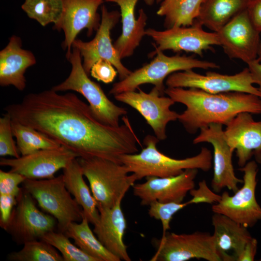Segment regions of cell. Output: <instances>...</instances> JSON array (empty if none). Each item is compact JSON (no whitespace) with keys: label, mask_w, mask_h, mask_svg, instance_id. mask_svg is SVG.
Wrapping results in <instances>:
<instances>
[{"label":"cell","mask_w":261,"mask_h":261,"mask_svg":"<svg viewBox=\"0 0 261 261\" xmlns=\"http://www.w3.org/2000/svg\"><path fill=\"white\" fill-rule=\"evenodd\" d=\"M226 126L225 137L236 152L238 166H244L253 156L261 164V121H255L250 113L242 112Z\"/></svg>","instance_id":"cell-20"},{"label":"cell","mask_w":261,"mask_h":261,"mask_svg":"<svg viewBox=\"0 0 261 261\" xmlns=\"http://www.w3.org/2000/svg\"><path fill=\"white\" fill-rule=\"evenodd\" d=\"M78 158L72 151L61 145L59 147L41 149L18 158H2L0 165L10 167V171L34 180L49 179L72 160Z\"/></svg>","instance_id":"cell-17"},{"label":"cell","mask_w":261,"mask_h":261,"mask_svg":"<svg viewBox=\"0 0 261 261\" xmlns=\"http://www.w3.org/2000/svg\"><path fill=\"white\" fill-rule=\"evenodd\" d=\"M41 240L59 251L64 261H98L73 244L63 232H49L45 233Z\"/></svg>","instance_id":"cell-33"},{"label":"cell","mask_w":261,"mask_h":261,"mask_svg":"<svg viewBox=\"0 0 261 261\" xmlns=\"http://www.w3.org/2000/svg\"><path fill=\"white\" fill-rule=\"evenodd\" d=\"M203 0H163L157 14L164 17L166 29L192 25L198 17Z\"/></svg>","instance_id":"cell-28"},{"label":"cell","mask_w":261,"mask_h":261,"mask_svg":"<svg viewBox=\"0 0 261 261\" xmlns=\"http://www.w3.org/2000/svg\"><path fill=\"white\" fill-rule=\"evenodd\" d=\"M154 244L157 249L151 261H187L193 259L221 261L214 236L208 232H167L160 239L154 240Z\"/></svg>","instance_id":"cell-10"},{"label":"cell","mask_w":261,"mask_h":261,"mask_svg":"<svg viewBox=\"0 0 261 261\" xmlns=\"http://www.w3.org/2000/svg\"><path fill=\"white\" fill-rule=\"evenodd\" d=\"M138 89V92H124L114 96L116 101L137 110L160 141L166 139L167 124L178 119L179 114L170 109L175 102L169 96H162L155 87L149 93Z\"/></svg>","instance_id":"cell-14"},{"label":"cell","mask_w":261,"mask_h":261,"mask_svg":"<svg viewBox=\"0 0 261 261\" xmlns=\"http://www.w3.org/2000/svg\"><path fill=\"white\" fill-rule=\"evenodd\" d=\"M198 172L197 169H188L173 176H147L145 182L132 186L133 195L140 199L142 205H149L155 201L182 203L187 193L194 188Z\"/></svg>","instance_id":"cell-19"},{"label":"cell","mask_w":261,"mask_h":261,"mask_svg":"<svg viewBox=\"0 0 261 261\" xmlns=\"http://www.w3.org/2000/svg\"><path fill=\"white\" fill-rule=\"evenodd\" d=\"M18 196L14 194L0 195V226L4 230L7 226Z\"/></svg>","instance_id":"cell-37"},{"label":"cell","mask_w":261,"mask_h":261,"mask_svg":"<svg viewBox=\"0 0 261 261\" xmlns=\"http://www.w3.org/2000/svg\"><path fill=\"white\" fill-rule=\"evenodd\" d=\"M208 203L211 204L210 201L204 197L195 196L185 203L168 202L161 203L157 201L151 202L149 206V216L161 221L164 235L170 229V222L173 216L185 206L192 203Z\"/></svg>","instance_id":"cell-32"},{"label":"cell","mask_w":261,"mask_h":261,"mask_svg":"<svg viewBox=\"0 0 261 261\" xmlns=\"http://www.w3.org/2000/svg\"><path fill=\"white\" fill-rule=\"evenodd\" d=\"M65 186L78 204L88 222L95 225L100 218L97 203L83 178V174L77 158L70 161L63 169Z\"/></svg>","instance_id":"cell-25"},{"label":"cell","mask_w":261,"mask_h":261,"mask_svg":"<svg viewBox=\"0 0 261 261\" xmlns=\"http://www.w3.org/2000/svg\"><path fill=\"white\" fill-rule=\"evenodd\" d=\"M239 170L244 173L243 186L231 196L227 191L212 206L214 213L224 215L246 228L261 220V207L256 198L257 163L249 161Z\"/></svg>","instance_id":"cell-8"},{"label":"cell","mask_w":261,"mask_h":261,"mask_svg":"<svg viewBox=\"0 0 261 261\" xmlns=\"http://www.w3.org/2000/svg\"><path fill=\"white\" fill-rule=\"evenodd\" d=\"M12 119L44 133L76 154L121 163V155L138 152L141 143L125 115L118 127L97 120L89 105L75 94L52 89L26 95L4 108Z\"/></svg>","instance_id":"cell-1"},{"label":"cell","mask_w":261,"mask_h":261,"mask_svg":"<svg viewBox=\"0 0 261 261\" xmlns=\"http://www.w3.org/2000/svg\"><path fill=\"white\" fill-rule=\"evenodd\" d=\"M258 242L252 237L244 247L237 261H253L254 260L257 249Z\"/></svg>","instance_id":"cell-39"},{"label":"cell","mask_w":261,"mask_h":261,"mask_svg":"<svg viewBox=\"0 0 261 261\" xmlns=\"http://www.w3.org/2000/svg\"><path fill=\"white\" fill-rule=\"evenodd\" d=\"M247 65L255 82V84L258 86V88L259 90L261 93V62L256 59Z\"/></svg>","instance_id":"cell-40"},{"label":"cell","mask_w":261,"mask_h":261,"mask_svg":"<svg viewBox=\"0 0 261 261\" xmlns=\"http://www.w3.org/2000/svg\"><path fill=\"white\" fill-rule=\"evenodd\" d=\"M250 0H203L195 22L218 32L235 16L246 9Z\"/></svg>","instance_id":"cell-26"},{"label":"cell","mask_w":261,"mask_h":261,"mask_svg":"<svg viewBox=\"0 0 261 261\" xmlns=\"http://www.w3.org/2000/svg\"><path fill=\"white\" fill-rule=\"evenodd\" d=\"M212 224L217 250L221 261H237L244 247L252 238L247 228L218 213L212 216Z\"/></svg>","instance_id":"cell-24"},{"label":"cell","mask_w":261,"mask_h":261,"mask_svg":"<svg viewBox=\"0 0 261 261\" xmlns=\"http://www.w3.org/2000/svg\"><path fill=\"white\" fill-rule=\"evenodd\" d=\"M21 9L27 16L43 27L59 21L63 12L62 0H25Z\"/></svg>","instance_id":"cell-30"},{"label":"cell","mask_w":261,"mask_h":261,"mask_svg":"<svg viewBox=\"0 0 261 261\" xmlns=\"http://www.w3.org/2000/svg\"><path fill=\"white\" fill-rule=\"evenodd\" d=\"M101 21L93 39L84 42L76 39L72 47L78 49L81 54L83 68L89 76L93 65L101 58L110 61L116 68L120 80L127 77L131 71L121 62L111 37L112 29L117 23L120 13L117 11H110L104 5L101 6Z\"/></svg>","instance_id":"cell-11"},{"label":"cell","mask_w":261,"mask_h":261,"mask_svg":"<svg viewBox=\"0 0 261 261\" xmlns=\"http://www.w3.org/2000/svg\"><path fill=\"white\" fill-rule=\"evenodd\" d=\"M66 57L71 65L70 73L63 82L51 89L57 92H78L87 101L92 114L100 122L112 127L120 126V118L127 115L126 109L110 100L101 86L89 78L83 68L77 48L72 47L71 52Z\"/></svg>","instance_id":"cell-6"},{"label":"cell","mask_w":261,"mask_h":261,"mask_svg":"<svg viewBox=\"0 0 261 261\" xmlns=\"http://www.w3.org/2000/svg\"><path fill=\"white\" fill-rule=\"evenodd\" d=\"M23 184L39 206L57 219L60 232H64L71 223L82 220L83 210L67 189L62 174L45 179L26 178Z\"/></svg>","instance_id":"cell-7"},{"label":"cell","mask_w":261,"mask_h":261,"mask_svg":"<svg viewBox=\"0 0 261 261\" xmlns=\"http://www.w3.org/2000/svg\"><path fill=\"white\" fill-rule=\"evenodd\" d=\"M162 51H153L156 55L149 63L131 72L125 78L114 83L109 94L116 95L120 93L135 91L140 86L151 84L156 87L160 94H165V79L172 73L194 69L208 70L219 69L216 62L201 60L192 56L176 54L167 56Z\"/></svg>","instance_id":"cell-5"},{"label":"cell","mask_w":261,"mask_h":261,"mask_svg":"<svg viewBox=\"0 0 261 261\" xmlns=\"http://www.w3.org/2000/svg\"><path fill=\"white\" fill-rule=\"evenodd\" d=\"M12 127L18 151L22 156L41 149L55 148L61 146L44 133L12 119Z\"/></svg>","instance_id":"cell-29"},{"label":"cell","mask_w":261,"mask_h":261,"mask_svg":"<svg viewBox=\"0 0 261 261\" xmlns=\"http://www.w3.org/2000/svg\"><path fill=\"white\" fill-rule=\"evenodd\" d=\"M139 0H105L116 3L120 8L122 31L114 45L122 59L131 57L146 35L145 27L147 16L143 9L139 10L136 19L135 7Z\"/></svg>","instance_id":"cell-23"},{"label":"cell","mask_w":261,"mask_h":261,"mask_svg":"<svg viewBox=\"0 0 261 261\" xmlns=\"http://www.w3.org/2000/svg\"><path fill=\"white\" fill-rule=\"evenodd\" d=\"M7 259L10 261H64L54 246L42 240L25 243L21 250L9 253Z\"/></svg>","instance_id":"cell-31"},{"label":"cell","mask_w":261,"mask_h":261,"mask_svg":"<svg viewBox=\"0 0 261 261\" xmlns=\"http://www.w3.org/2000/svg\"><path fill=\"white\" fill-rule=\"evenodd\" d=\"M77 159L98 210L114 206L137 180L122 163L97 157Z\"/></svg>","instance_id":"cell-4"},{"label":"cell","mask_w":261,"mask_h":261,"mask_svg":"<svg viewBox=\"0 0 261 261\" xmlns=\"http://www.w3.org/2000/svg\"><path fill=\"white\" fill-rule=\"evenodd\" d=\"M159 140L151 135L145 138V146L139 153L121 155L119 161L125 165L130 173L137 180L147 176L166 177L177 175L188 169L209 171L212 165L213 156L206 147H202L197 155L183 159L171 158L160 152L157 148Z\"/></svg>","instance_id":"cell-3"},{"label":"cell","mask_w":261,"mask_h":261,"mask_svg":"<svg viewBox=\"0 0 261 261\" xmlns=\"http://www.w3.org/2000/svg\"><path fill=\"white\" fill-rule=\"evenodd\" d=\"M12 118L7 113L0 118V156L19 158V152L13 139Z\"/></svg>","instance_id":"cell-34"},{"label":"cell","mask_w":261,"mask_h":261,"mask_svg":"<svg viewBox=\"0 0 261 261\" xmlns=\"http://www.w3.org/2000/svg\"><path fill=\"white\" fill-rule=\"evenodd\" d=\"M165 94L186 106L178 120L190 134L211 124L226 126L242 112L261 114V98L252 94L236 91L212 94L194 88L167 87Z\"/></svg>","instance_id":"cell-2"},{"label":"cell","mask_w":261,"mask_h":261,"mask_svg":"<svg viewBox=\"0 0 261 261\" xmlns=\"http://www.w3.org/2000/svg\"><path fill=\"white\" fill-rule=\"evenodd\" d=\"M254 84L255 82L247 67L231 75L212 71L202 74L193 70L179 71L170 74L165 81L167 87L194 88L212 94L241 92L261 98V93L254 86Z\"/></svg>","instance_id":"cell-9"},{"label":"cell","mask_w":261,"mask_h":261,"mask_svg":"<svg viewBox=\"0 0 261 261\" xmlns=\"http://www.w3.org/2000/svg\"><path fill=\"white\" fill-rule=\"evenodd\" d=\"M117 73L116 69L110 61L101 58L92 66L90 75L98 81L109 84L114 80Z\"/></svg>","instance_id":"cell-36"},{"label":"cell","mask_w":261,"mask_h":261,"mask_svg":"<svg viewBox=\"0 0 261 261\" xmlns=\"http://www.w3.org/2000/svg\"><path fill=\"white\" fill-rule=\"evenodd\" d=\"M62 0V15L54 28L63 31L64 40L62 45L64 50H67L66 54H69L73 42L81 30L86 29L89 37L98 30L101 21L98 10L105 0Z\"/></svg>","instance_id":"cell-18"},{"label":"cell","mask_w":261,"mask_h":261,"mask_svg":"<svg viewBox=\"0 0 261 261\" xmlns=\"http://www.w3.org/2000/svg\"><path fill=\"white\" fill-rule=\"evenodd\" d=\"M246 10L254 26L261 33V0H250Z\"/></svg>","instance_id":"cell-38"},{"label":"cell","mask_w":261,"mask_h":261,"mask_svg":"<svg viewBox=\"0 0 261 261\" xmlns=\"http://www.w3.org/2000/svg\"><path fill=\"white\" fill-rule=\"evenodd\" d=\"M220 46L231 59L247 65L257 58L260 32L252 23L246 9L242 11L217 32Z\"/></svg>","instance_id":"cell-16"},{"label":"cell","mask_w":261,"mask_h":261,"mask_svg":"<svg viewBox=\"0 0 261 261\" xmlns=\"http://www.w3.org/2000/svg\"><path fill=\"white\" fill-rule=\"evenodd\" d=\"M163 0H144L145 2L148 5H152L155 1L157 3H160Z\"/></svg>","instance_id":"cell-42"},{"label":"cell","mask_w":261,"mask_h":261,"mask_svg":"<svg viewBox=\"0 0 261 261\" xmlns=\"http://www.w3.org/2000/svg\"><path fill=\"white\" fill-rule=\"evenodd\" d=\"M33 198L23 188L17 197L10 219L4 230L18 245L41 240L46 233L54 231L55 218L43 213L36 206Z\"/></svg>","instance_id":"cell-12"},{"label":"cell","mask_w":261,"mask_h":261,"mask_svg":"<svg viewBox=\"0 0 261 261\" xmlns=\"http://www.w3.org/2000/svg\"><path fill=\"white\" fill-rule=\"evenodd\" d=\"M222 126L220 124L213 123L202 128L193 140L194 144L208 143L213 147L214 174L211 187L217 193L225 188L235 192L238 189V184L243 182L235 175L232 161L233 151L226 141Z\"/></svg>","instance_id":"cell-15"},{"label":"cell","mask_w":261,"mask_h":261,"mask_svg":"<svg viewBox=\"0 0 261 261\" xmlns=\"http://www.w3.org/2000/svg\"><path fill=\"white\" fill-rule=\"evenodd\" d=\"M119 200L111 208L99 209L100 218L93 231L102 244L120 261H130L123 241L127 221Z\"/></svg>","instance_id":"cell-22"},{"label":"cell","mask_w":261,"mask_h":261,"mask_svg":"<svg viewBox=\"0 0 261 261\" xmlns=\"http://www.w3.org/2000/svg\"><path fill=\"white\" fill-rule=\"evenodd\" d=\"M260 261H261V258L260 259Z\"/></svg>","instance_id":"cell-43"},{"label":"cell","mask_w":261,"mask_h":261,"mask_svg":"<svg viewBox=\"0 0 261 261\" xmlns=\"http://www.w3.org/2000/svg\"><path fill=\"white\" fill-rule=\"evenodd\" d=\"M89 223L83 215L81 221L71 223L64 233L73 239L74 244L81 250L98 261H120V259L106 249L95 235Z\"/></svg>","instance_id":"cell-27"},{"label":"cell","mask_w":261,"mask_h":261,"mask_svg":"<svg viewBox=\"0 0 261 261\" xmlns=\"http://www.w3.org/2000/svg\"><path fill=\"white\" fill-rule=\"evenodd\" d=\"M257 60L259 62H261V32L260 33V40Z\"/></svg>","instance_id":"cell-41"},{"label":"cell","mask_w":261,"mask_h":261,"mask_svg":"<svg viewBox=\"0 0 261 261\" xmlns=\"http://www.w3.org/2000/svg\"><path fill=\"white\" fill-rule=\"evenodd\" d=\"M36 63L33 53L22 48L21 38L12 36L7 45L0 51V85L13 86L23 91L26 87L25 73Z\"/></svg>","instance_id":"cell-21"},{"label":"cell","mask_w":261,"mask_h":261,"mask_svg":"<svg viewBox=\"0 0 261 261\" xmlns=\"http://www.w3.org/2000/svg\"><path fill=\"white\" fill-rule=\"evenodd\" d=\"M26 178L23 175L11 171L0 170V195L14 194L18 196L22 188L18 185Z\"/></svg>","instance_id":"cell-35"},{"label":"cell","mask_w":261,"mask_h":261,"mask_svg":"<svg viewBox=\"0 0 261 261\" xmlns=\"http://www.w3.org/2000/svg\"><path fill=\"white\" fill-rule=\"evenodd\" d=\"M145 34L154 41V51H185L202 57L204 51L211 50L213 46H220L217 32L205 31L203 26L195 22L189 26L174 27L163 30L148 28Z\"/></svg>","instance_id":"cell-13"}]
</instances>
